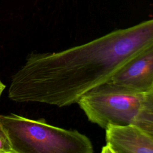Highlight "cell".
<instances>
[{
	"instance_id": "5",
	"label": "cell",
	"mask_w": 153,
	"mask_h": 153,
	"mask_svg": "<svg viewBox=\"0 0 153 153\" xmlns=\"http://www.w3.org/2000/svg\"><path fill=\"white\" fill-rule=\"evenodd\" d=\"M102 153H153V139L134 123L108 126Z\"/></svg>"
},
{
	"instance_id": "2",
	"label": "cell",
	"mask_w": 153,
	"mask_h": 153,
	"mask_svg": "<svg viewBox=\"0 0 153 153\" xmlns=\"http://www.w3.org/2000/svg\"><path fill=\"white\" fill-rule=\"evenodd\" d=\"M14 153H93L90 139L76 130L51 125L43 118L0 115Z\"/></svg>"
},
{
	"instance_id": "1",
	"label": "cell",
	"mask_w": 153,
	"mask_h": 153,
	"mask_svg": "<svg viewBox=\"0 0 153 153\" xmlns=\"http://www.w3.org/2000/svg\"><path fill=\"white\" fill-rule=\"evenodd\" d=\"M152 44L153 19L60 51L32 52L12 76L8 97L58 107L76 103Z\"/></svg>"
},
{
	"instance_id": "3",
	"label": "cell",
	"mask_w": 153,
	"mask_h": 153,
	"mask_svg": "<svg viewBox=\"0 0 153 153\" xmlns=\"http://www.w3.org/2000/svg\"><path fill=\"white\" fill-rule=\"evenodd\" d=\"M143 97L144 94L108 81L84 93L76 103L89 121L106 129L133 123Z\"/></svg>"
},
{
	"instance_id": "8",
	"label": "cell",
	"mask_w": 153,
	"mask_h": 153,
	"mask_svg": "<svg viewBox=\"0 0 153 153\" xmlns=\"http://www.w3.org/2000/svg\"><path fill=\"white\" fill-rule=\"evenodd\" d=\"M5 87H6L5 85L0 80V99H1V95H2L4 90H5Z\"/></svg>"
},
{
	"instance_id": "6",
	"label": "cell",
	"mask_w": 153,
	"mask_h": 153,
	"mask_svg": "<svg viewBox=\"0 0 153 153\" xmlns=\"http://www.w3.org/2000/svg\"><path fill=\"white\" fill-rule=\"evenodd\" d=\"M133 123L153 139V90L144 94L141 108Z\"/></svg>"
},
{
	"instance_id": "4",
	"label": "cell",
	"mask_w": 153,
	"mask_h": 153,
	"mask_svg": "<svg viewBox=\"0 0 153 153\" xmlns=\"http://www.w3.org/2000/svg\"><path fill=\"white\" fill-rule=\"evenodd\" d=\"M108 81L142 94L153 90V44L128 60Z\"/></svg>"
},
{
	"instance_id": "7",
	"label": "cell",
	"mask_w": 153,
	"mask_h": 153,
	"mask_svg": "<svg viewBox=\"0 0 153 153\" xmlns=\"http://www.w3.org/2000/svg\"><path fill=\"white\" fill-rule=\"evenodd\" d=\"M0 153H14L8 136L0 123Z\"/></svg>"
}]
</instances>
